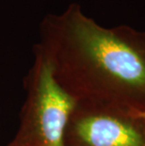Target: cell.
Returning a JSON list of instances; mask_svg holds the SVG:
<instances>
[{"mask_svg":"<svg viewBox=\"0 0 145 146\" xmlns=\"http://www.w3.org/2000/svg\"><path fill=\"white\" fill-rule=\"evenodd\" d=\"M39 32L33 50L76 105L145 113V31L102 27L73 2L45 15Z\"/></svg>","mask_w":145,"mask_h":146,"instance_id":"obj_1","label":"cell"},{"mask_svg":"<svg viewBox=\"0 0 145 146\" xmlns=\"http://www.w3.org/2000/svg\"><path fill=\"white\" fill-rule=\"evenodd\" d=\"M33 52L26 100L13 141L18 146H65L66 128L76 103L55 79L48 61Z\"/></svg>","mask_w":145,"mask_h":146,"instance_id":"obj_2","label":"cell"},{"mask_svg":"<svg viewBox=\"0 0 145 146\" xmlns=\"http://www.w3.org/2000/svg\"><path fill=\"white\" fill-rule=\"evenodd\" d=\"M65 146H145V113L76 105Z\"/></svg>","mask_w":145,"mask_h":146,"instance_id":"obj_3","label":"cell"},{"mask_svg":"<svg viewBox=\"0 0 145 146\" xmlns=\"http://www.w3.org/2000/svg\"><path fill=\"white\" fill-rule=\"evenodd\" d=\"M7 146H18L16 143H15V142L13 141H12L11 142V143L10 144H9V145H7Z\"/></svg>","mask_w":145,"mask_h":146,"instance_id":"obj_4","label":"cell"}]
</instances>
